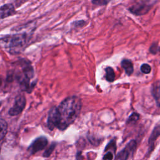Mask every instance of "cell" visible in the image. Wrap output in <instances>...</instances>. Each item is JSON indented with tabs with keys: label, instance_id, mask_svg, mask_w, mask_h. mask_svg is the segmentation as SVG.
<instances>
[{
	"label": "cell",
	"instance_id": "cell-1",
	"mask_svg": "<svg viewBox=\"0 0 160 160\" xmlns=\"http://www.w3.org/2000/svg\"><path fill=\"white\" fill-rule=\"evenodd\" d=\"M82 107L81 99L76 96L64 99L57 107L52 108L48 114V127L50 130L58 128L65 130L78 117Z\"/></svg>",
	"mask_w": 160,
	"mask_h": 160
},
{
	"label": "cell",
	"instance_id": "cell-8",
	"mask_svg": "<svg viewBox=\"0 0 160 160\" xmlns=\"http://www.w3.org/2000/svg\"><path fill=\"white\" fill-rule=\"evenodd\" d=\"M159 136H160V125H158L154 128L149 138V141H148L149 152H151L152 151L154 148V142Z\"/></svg>",
	"mask_w": 160,
	"mask_h": 160
},
{
	"label": "cell",
	"instance_id": "cell-3",
	"mask_svg": "<svg viewBox=\"0 0 160 160\" xmlns=\"http://www.w3.org/2000/svg\"><path fill=\"white\" fill-rule=\"evenodd\" d=\"M26 100L23 95H18L15 98L14 105L8 111L10 116H17L21 114L26 106Z\"/></svg>",
	"mask_w": 160,
	"mask_h": 160
},
{
	"label": "cell",
	"instance_id": "cell-18",
	"mask_svg": "<svg viewBox=\"0 0 160 160\" xmlns=\"http://www.w3.org/2000/svg\"><path fill=\"white\" fill-rule=\"evenodd\" d=\"M149 51L152 54H156L158 51V45L157 44H153L151 45V46L149 48Z\"/></svg>",
	"mask_w": 160,
	"mask_h": 160
},
{
	"label": "cell",
	"instance_id": "cell-15",
	"mask_svg": "<svg viewBox=\"0 0 160 160\" xmlns=\"http://www.w3.org/2000/svg\"><path fill=\"white\" fill-rule=\"evenodd\" d=\"M151 68L148 64H142L141 66V71L144 74H149L151 72Z\"/></svg>",
	"mask_w": 160,
	"mask_h": 160
},
{
	"label": "cell",
	"instance_id": "cell-9",
	"mask_svg": "<svg viewBox=\"0 0 160 160\" xmlns=\"http://www.w3.org/2000/svg\"><path fill=\"white\" fill-rule=\"evenodd\" d=\"M151 92L158 106L160 107V81H156L152 86Z\"/></svg>",
	"mask_w": 160,
	"mask_h": 160
},
{
	"label": "cell",
	"instance_id": "cell-16",
	"mask_svg": "<svg viewBox=\"0 0 160 160\" xmlns=\"http://www.w3.org/2000/svg\"><path fill=\"white\" fill-rule=\"evenodd\" d=\"M113 153L111 151H108L104 156H103V160H112L113 159Z\"/></svg>",
	"mask_w": 160,
	"mask_h": 160
},
{
	"label": "cell",
	"instance_id": "cell-11",
	"mask_svg": "<svg viewBox=\"0 0 160 160\" xmlns=\"http://www.w3.org/2000/svg\"><path fill=\"white\" fill-rule=\"evenodd\" d=\"M8 132V124L5 120L0 118V141L4 138Z\"/></svg>",
	"mask_w": 160,
	"mask_h": 160
},
{
	"label": "cell",
	"instance_id": "cell-4",
	"mask_svg": "<svg viewBox=\"0 0 160 160\" xmlns=\"http://www.w3.org/2000/svg\"><path fill=\"white\" fill-rule=\"evenodd\" d=\"M152 6V4L149 1H141L132 5L129 8V10L136 16H141L147 13Z\"/></svg>",
	"mask_w": 160,
	"mask_h": 160
},
{
	"label": "cell",
	"instance_id": "cell-7",
	"mask_svg": "<svg viewBox=\"0 0 160 160\" xmlns=\"http://www.w3.org/2000/svg\"><path fill=\"white\" fill-rule=\"evenodd\" d=\"M14 13L15 9L12 4H6L0 7V19H4L12 16Z\"/></svg>",
	"mask_w": 160,
	"mask_h": 160
},
{
	"label": "cell",
	"instance_id": "cell-10",
	"mask_svg": "<svg viewBox=\"0 0 160 160\" xmlns=\"http://www.w3.org/2000/svg\"><path fill=\"white\" fill-rule=\"evenodd\" d=\"M121 66L124 69L126 73L128 75H131L134 71L133 64L131 60L129 59H123L121 61Z\"/></svg>",
	"mask_w": 160,
	"mask_h": 160
},
{
	"label": "cell",
	"instance_id": "cell-17",
	"mask_svg": "<svg viewBox=\"0 0 160 160\" xmlns=\"http://www.w3.org/2000/svg\"><path fill=\"white\" fill-rule=\"evenodd\" d=\"M92 2L96 5H99V6H103L106 5L109 2V1H104V0H96V1H92Z\"/></svg>",
	"mask_w": 160,
	"mask_h": 160
},
{
	"label": "cell",
	"instance_id": "cell-5",
	"mask_svg": "<svg viewBox=\"0 0 160 160\" xmlns=\"http://www.w3.org/2000/svg\"><path fill=\"white\" fill-rule=\"evenodd\" d=\"M48 144V139L44 136H41L34 139L28 150L31 154H34L38 151L43 149Z\"/></svg>",
	"mask_w": 160,
	"mask_h": 160
},
{
	"label": "cell",
	"instance_id": "cell-6",
	"mask_svg": "<svg viewBox=\"0 0 160 160\" xmlns=\"http://www.w3.org/2000/svg\"><path fill=\"white\" fill-rule=\"evenodd\" d=\"M136 147V142L135 140L129 141L126 147L121 150L116 156L115 160H128L129 154L133 152Z\"/></svg>",
	"mask_w": 160,
	"mask_h": 160
},
{
	"label": "cell",
	"instance_id": "cell-13",
	"mask_svg": "<svg viewBox=\"0 0 160 160\" xmlns=\"http://www.w3.org/2000/svg\"><path fill=\"white\" fill-rule=\"evenodd\" d=\"M56 146V142H52V143L48 148V149L44 152V153H43V154H42L43 157H44V158H48V157L51 154V153L52 152V151H54V149Z\"/></svg>",
	"mask_w": 160,
	"mask_h": 160
},
{
	"label": "cell",
	"instance_id": "cell-2",
	"mask_svg": "<svg viewBox=\"0 0 160 160\" xmlns=\"http://www.w3.org/2000/svg\"><path fill=\"white\" fill-rule=\"evenodd\" d=\"M29 39L26 32L4 35L0 37V47L11 53H19L26 48Z\"/></svg>",
	"mask_w": 160,
	"mask_h": 160
},
{
	"label": "cell",
	"instance_id": "cell-12",
	"mask_svg": "<svg viewBox=\"0 0 160 160\" xmlns=\"http://www.w3.org/2000/svg\"><path fill=\"white\" fill-rule=\"evenodd\" d=\"M106 72V79L108 82H112L115 79V73L113 69L111 67H107L105 69Z\"/></svg>",
	"mask_w": 160,
	"mask_h": 160
},
{
	"label": "cell",
	"instance_id": "cell-14",
	"mask_svg": "<svg viewBox=\"0 0 160 160\" xmlns=\"http://www.w3.org/2000/svg\"><path fill=\"white\" fill-rule=\"evenodd\" d=\"M139 118V114H138L136 112H132L129 117V118L128 119V123H134L136 121H138Z\"/></svg>",
	"mask_w": 160,
	"mask_h": 160
}]
</instances>
